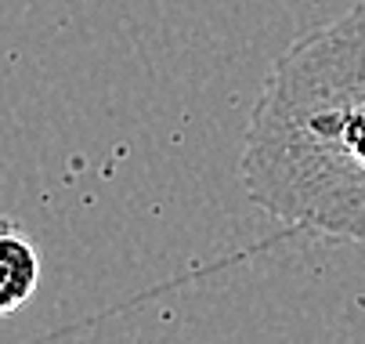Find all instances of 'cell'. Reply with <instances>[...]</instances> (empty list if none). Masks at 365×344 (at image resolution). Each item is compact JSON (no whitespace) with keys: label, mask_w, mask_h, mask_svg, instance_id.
Masks as SVG:
<instances>
[{"label":"cell","mask_w":365,"mask_h":344,"mask_svg":"<svg viewBox=\"0 0 365 344\" xmlns=\"http://www.w3.org/2000/svg\"><path fill=\"white\" fill-rule=\"evenodd\" d=\"M239 174L279 225L365 243V0L279 55L253 106Z\"/></svg>","instance_id":"obj_1"},{"label":"cell","mask_w":365,"mask_h":344,"mask_svg":"<svg viewBox=\"0 0 365 344\" xmlns=\"http://www.w3.org/2000/svg\"><path fill=\"white\" fill-rule=\"evenodd\" d=\"M40 283V254L11 225H0V319L15 315Z\"/></svg>","instance_id":"obj_2"}]
</instances>
